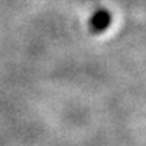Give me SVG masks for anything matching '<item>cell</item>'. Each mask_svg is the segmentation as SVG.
I'll return each instance as SVG.
<instances>
[{"label":"cell","instance_id":"obj_1","mask_svg":"<svg viewBox=\"0 0 146 146\" xmlns=\"http://www.w3.org/2000/svg\"><path fill=\"white\" fill-rule=\"evenodd\" d=\"M111 23H112V14L106 9H98L88 21V30L91 34L97 36L108 30Z\"/></svg>","mask_w":146,"mask_h":146}]
</instances>
